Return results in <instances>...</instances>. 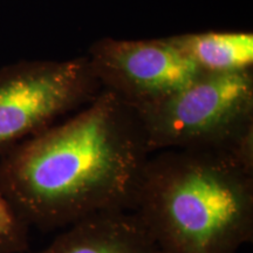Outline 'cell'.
I'll list each match as a JSON object with an SVG mask.
<instances>
[{
    "label": "cell",
    "mask_w": 253,
    "mask_h": 253,
    "mask_svg": "<svg viewBox=\"0 0 253 253\" xmlns=\"http://www.w3.org/2000/svg\"><path fill=\"white\" fill-rule=\"evenodd\" d=\"M149 154L136 110L109 90L67 122L11 148L0 162V190L27 226L67 227L132 211Z\"/></svg>",
    "instance_id": "cell-1"
},
{
    "label": "cell",
    "mask_w": 253,
    "mask_h": 253,
    "mask_svg": "<svg viewBox=\"0 0 253 253\" xmlns=\"http://www.w3.org/2000/svg\"><path fill=\"white\" fill-rule=\"evenodd\" d=\"M132 211L161 253H238L253 238V171L217 148L166 150Z\"/></svg>",
    "instance_id": "cell-2"
},
{
    "label": "cell",
    "mask_w": 253,
    "mask_h": 253,
    "mask_svg": "<svg viewBox=\"0 0 253 253\" xmlns=\"http://www.w3.org/2000/svg\"><path fill=\"white\" fill-rule=\"evenodd\" d=\"M253 81L248 71L201 73L183 89L137 109L148 149L229 150L252 130Z\"/></svg>",
    "instance_id": "cell-3"
},
{
    "label": "cell",
    "mask_w": 253,
    "mask_h": 253,
    "mask_svg": "<svg viewBox=\"0 0 253 253\" xmlns=\"http://www.w3.org/2000/svg\"><path fill=\"white\" fill-rule=\"evenodd\" d=\"M81 61L34 62L0 71V151L37 135L89 97Z\"/></svg>",
    "instance_id": "cell-4"
},
{
    "label": "cell",
    "mask_w": 253,
    "mask_h": 253,
    "mask_svg": "<svg viewBox=\"0 0 253 253\" xmlns=\"http://www.w3.org/2000/svg\"><path fill=\"white\" fill-rule=\"evenodd\" d=\"M94 62L110 91L135 110L183 89L202 73L169 39L104 40Z\"/></svg>",
    "instance_id": "cell-5"
},
{
    "label": "cell",
    "mask_w": 253,
    "mask_h": 253,
    "mask_svg": "<svg viewBox=\"0 0 253 253\" xmlns=\"http://www.w3.org/2000/svg\"><path fill=\"white\" fill-rule=\"evenodd\" d=\"M38 253L161 252L134 211H114L72 224Z\"/></svg>",
    "instance_id": "cell-6"
},
{
    "label": "cell",
    "mask_w": 253,
    "mask_h": 253,
    "mask_svg": "<svg viewBox=\"0 0 253 253\" xmlns=\"http://www.w3.org/2000/svg\"><path fill=\"white\" fill-rule=\"evenodd\" d=\"M202 73L248 71L253 62V36L242 32H209L169 38Z\"/></svg>",
    "instance_id": "cell-7"
},
{
    "label": "cell",
    "mask_w": 253,
    "mask_h": 253,
    "mask_svg": "<svg viewBox=\"0 0 253 253\" xmlns=\"http://www.w3.org/2000/svg\"><path fill=\"white\" fill-rule=\"evenodd\" d=\"M28 226L0 190V253H21L28 246Z\"/></svg>",
    "instance_id": "cell-8"
}]
</instances>
